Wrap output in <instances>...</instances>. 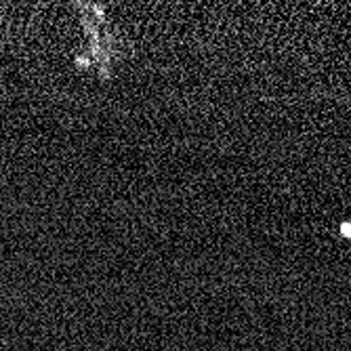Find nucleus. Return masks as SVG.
I'll use <instances>...</instances> for the list:
<instances>
[{
  "instance_id": "f257e3e1",
  "label": "nucleus",
  "mask_w": 351,
  "mask_h": 351,
  "mask_svg": "<svg viewBox=\"0 0 351 351\" xmlns=\"http://www.w3.org/2000/svg\"><path fill=\"white\" fill-rule=\"evenodd\" d=\"M343 234H345V236H351V223H345V225H343Z\"/></svg>"
}]
</instances>
